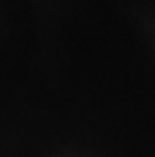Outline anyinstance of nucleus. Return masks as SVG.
<instances>
[]
</instances>
